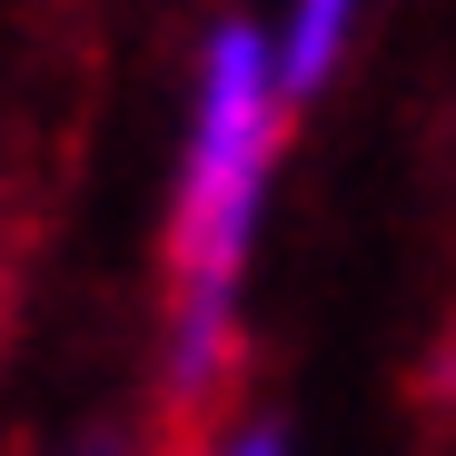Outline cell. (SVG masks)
I'll return each mask as SVG.
<instances>
[{
    "label": "cell",
    "mask_w": 456,
    "mask_h": 456,
    "mask_svg": "<svg viewBox=\"0 0 456 456\" xmlns=\"http://www.w3.org/2000/svg\"><path fill=\"white\" fill-rule=\"evenodd\" d=\"M347 20H357V0H297V11H288V30H278V90H288V100H308V90L328 80Z\"/></svg>",
    "instance_id": "obj_2"
},
{
    "label": "cell",
    "mask_w": 456,
    "mask_h": 456,
    "mask_svg": "<svg viewBox=\"0 0 456 456\" xmlns=\"http://www.w3.org/2000/svg\"><path fill=\"white\" fill-rule=\"evenodd\" d=\"M80 456H110V446H80Z\"/></svg>",
    "instance_id": "obj_4"
},
{
    "label": "cell",
    "mask_w": 456,
    "mask_h": 456,
    "mask_svg": "<svg viewBox=\"0 0 456 456\" xmlns=\"http://www.w3.org/2000/svg\"><path fill=\"white\" fill-rule=\"evenodd\" d=\"M228 456H288V436H278V427H248V436L228 446Z\"/></svg>",
    "instance_id": "obj_3"
},
{
    "label": "cell",
    "mask_w": 456,
    "mask_h": 456,
    "mask_svg": "<svg viewBox=\"0 0 456 456\" xmlns=\"http://www.w3.org/2000/svg\"><path fill=\"white\" fill-rule=\"evenodd\" d=\"M278 50L258 30L208 40V80L189 119V179H179V347H169V407L199 417L228 377V288H239L248 228L278 159Z\"/></svg>",
    "instance_id": "obj_1"
}]
</instances>
